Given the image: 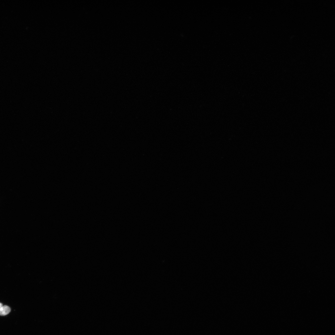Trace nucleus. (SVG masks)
Here are the masks:
<instances>
[{
	"mask_svg": "<svg viewBox=\"0 0 335 335\" xmlns=\"http://www.w3.org/2000/svg\"><path fill=\"white\" fill-rule=\"evenodd\" d=\"M11 309L10 307L7 305L3 306L0 309V315H6L11 312Z\"/></svg>",
	"mask_w": 335,
	"mask_h": 335,
	"instance_id": "obj_1",
	"label": "nucleus"
},
{
	"mask_svg": "<svg viewBox=\"0 0 335 335\" xmlns=\"http://www.w3.org/2000/svg\"><path fill=\"white\" fill-rule=\"evenodd\" d=\"M3 306V304L2 303H0V309H1V308Z\"/></svg>",
	"mask_w": 335,
	"mask_h": 335,
	"instance_id": "obj_2",
	"label": "nucleus"
}]
</instances>
